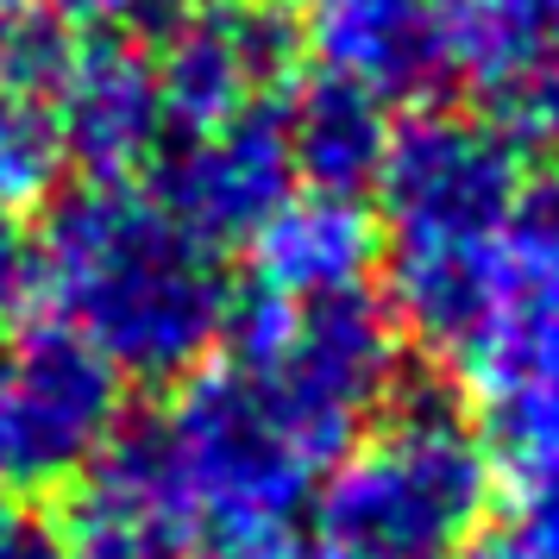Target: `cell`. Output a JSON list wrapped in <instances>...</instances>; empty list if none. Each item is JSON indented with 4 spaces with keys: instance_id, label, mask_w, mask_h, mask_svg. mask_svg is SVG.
I'll return each mask as SVG.
<instances>
[{
    "instance_id": "1",
    "label": "cell",
    "mask_w": 559,
    "mask_h": 559,
    "mask_svg": "<svg viewBox=\"0 0 559 559\" xmlns=\"http://www.w3.org/2000/svg\"><path fill=\"white\" fill-rule=\"evenodd\" d=\"M38 302L120 383H182L233 328L227 252L145 182H82L38 233Z\"/></svg>"
},
{
    "instance_id": "2",
    "label": "cell",
    "mask_w": 559,
    "mask_h": 559,
    "mask_svg": "<svg viewBox=\"0 0 559 559\" xmlns=\"http://www.w3.org/2000/svg\"><path fill=\"white\" fill-rule=\"evenodd\" d=\"M528 157L478 114L396 120L378 170V239L390 271V321L421 346L459 358L478 333L497 283L509 214L522 202Z\"/></svg>"
},
{
    "instance_id": "3",
    "label": "cell",
    "mask_w": 559,
    "mask_h": 559,
    "mask_svg": "<svg viewBox=\"0 0 559 559\" xmlns=\"http://www.w3.org/2000/svg\"><path fill=\"white\" fill-rule=\"evenodd\" d=\"M195 528V559H296L314 490L346 459L277 390L214 353L152 415Z\"/></svg>"
},
{
    "instance_id": "4",
    "label": "cell",
    "mask_w": 559,
    "mask_h": 559,
    "mask_svg": "<svg viewBox=\"0 0 559 559\" xmlns=\"http://www.w3.org/2000/svg\"><path fill=\"white\" fill-rule=\"evenodd\" d=\"M459 371L478 396L484 453L509 503L559 490V157L522 182L490 308Z\"/></svg>"
},
{
    "instance_id": "5",
    "label": "cell",
    "mask_w": 559,
    "mask_h": 559,
    "mask_svg": "<svg viewBox=\"0 0 559 559\" xmlns=\"http://www.w3.org/2000/svg\"><path fill=\"white\" fill-rule=\"evenodd\" d=\"M490 490L497 472L484 433L447 403H408L333 465L308 515L333 554L459 559L478 540Z\"/></svg>"
},
{
    "instance_id": "6",
    "label": "cell",
    "mask_w": 559,
    "mask_h": 559,
    "mask_svg": "<svg viewBox=\"0 0 559 559\" xmlns=\"http://www.w3.org/2000/svg\"><path fill=\"white\" fill-rule=\"evenodd\" d=\"M127 383L57 321L0 333V490L76 484L127 428Z\"/></svg>"
},
{
    "instance_id": "7",
    "label": "cell",
    "mask_w": 559,
    "mask_h": 559,
    "mask_svg": "<svg viewBox=\"0 0 559 559\" xmlns=\"http://www.w3.org/2000/svg\"><path fill=\"white\" fill-rule=\"evenodd\" d=\"M440 76L522 157H559V0H440Z\"/></svg>"
},
{
    "instance_id": "8",
    "label": "cell",
    "mask_w": 559,
    "mask_h": 559,
    "mask_svg": "<svg viewBox=\"0 0 559 559\" xmlns=\"http://www.w3.org/2000/svg\"><path fill=\"white\" fill-rule=\"evenodd\" d=\"M145 51L164 95V127L170 139H189L271 102L289 38L264 0H182L152 26Z\"/></svg>"
},
{
    "instance_id": "9",
    "label": "cell",
    "mask_w": 559,
    "mask_h": 559,
    "mask_svg": "<svg viewBox=\"0 0 559 559\" xmlns=\"http://www.w3.org/2000/svg\"><path fill=\"white\" fill-rule=\"evenodd\" d=\"M145 189L170 214H182L202 239H214L221 252L246 246L302 189L296 157H289V127H283V95L246 107L207 132L170 139L145 170Z\"/></svg>"
},
{
    "instance_id": "10",
    "label": "cell",
    "mask_w": 559,
    "mask_h": 559,
    "mask_svg": "<svg viewBox=\"0 0 559 559\" xmlns=\"http://www.w3.org/2000/svg\"><path fill=\"white\" fill-rule=\"evenodd\" d=\"M70 559H195V528L152 421L120 428L70 484Z\"/></svg>"
},
{
    "instance_id": "11",
    "label": "cell",
    "mask_w": 559,
    "mask_h": 559,
    "mask_svg": "<svg viewBox=\"0 0 559 559\" xmlns=\"http://www.w3.org/2000/svg\"><path fill=\"white\" fill-rule=\"evenodd\" d=\"M57 127L70 164L88 170V182H145L157 152L170 145L152 51L120 32L82 38L76 63L57 88Z\"/></svg>"
},
{
    "instance_id": "12",
    "label": "cell",
    "mask_w": 559,
    "mask_h": 559,
    "mask_svg": "<svg viewBox=\"0 0 559 559\" xmlns=\"http://www.w3.org/2000/svg\"><path fill=\"white\" fill-rule=\"evenodd\" d=\"M246 264H252V296L264 302H328L371 289V271L383 264L378 214L353 195L296 189L246 239Z\"/></svg>"
},
{
    "instance_id": "13",
    "label": "cell",
    "mask_w": 559,
    "mask_h": 559,
    "mask_svg": "<svg viewBox=\"0 0 559 559\" xmlns=\"http://www.w3.org/2000/svg\"><path fill=\"white\" fill-rule=\"evenodd\" d=\"M296 13L308 51L328 76H346L383 102L440 76V0H264Z\"/></svg>"
},
{
    "instance_id": "14",
    "label": "cell",
    "mask_w": 559,
    "mask_h": 559,
    "mask_svg": "<svg viewBox=\"0 0 559 559\" xmlns=\"http://www.w3.org/2000/svg\"><path fill=\"white\" fill-rule=\"evenodd\" d=\"M283 127H289V157H296V182L321 189V195H353L378 182L383 157H390V102L358 88L346 76L314 70L302 88L283 95Z\"/></svg>"
},
{
    "instance_id": "15",
    "label": "cell",
    "mask_w": 559,
    "mask_h": 559,
    "mask_svg": "<svg viewBox=\"0 0 559 559\" xmlns=\"http://www.w3.org/2000/svg\"><path fill=\"white\" fill-rule=\"evenodd\" d=\"M63 170H70V152H63L57 107L0 95V214L26 221L32 207L57 195Z\"/></svg>"
},
{
    "instance_id": "16",
    "label": "cell",
    "mask_w": 559,
    "mask_h": 559,
    "mask_svg": "<svg viewBox=\"0 0 559 559\" xmlns=\"http://www.w3.org/2000/svg\"><path fill=\"white\" fill-rule=\"evenodd\" d=\"M82 51V32H70L45 0H0V95L13 102H51Z\"/></svg>"
},
{
    "instance_id": "17",
    "label": "cell",
    "mask_w": 559,
    "mask_h": 559,
    "mask_svg": "<svg viewBox=\"0 0 559 559\" xmlns=\"http://www.w3.org/2000/svg\"><path fill=\"white\" fill-rule=\"evenodd\" d=\"M0 559H70L63 515H51L38 497L0 490Z\"/></svg>"
},
{
    "instance_id": "18",
    "label": "cell",
    "mask_w": 559,
    "mask_h": 559,
    "mask_svg": "<svg viewBox=\"0 0 559 559\" xmlns=\"http://www.w3.org/2000/svg\"><path fill=\"white\" fill-rule=\"evenodd\" d=\"M38 308V239L26 233V221L0 214V333L20 328Z\"/></svg>"
},
{
    "instance_id": "19",
    "label": "cell",
    "mask_w": 559,
    "mask_h": 559,
    "mask_svg": "<svg viewBox=\"0 0 559 559\" xmlns=\"http://www.w3.org/2000/svg\"><path fill=\"white\" fill-rule=\"evenodd\" d=\"M70 32H127V26H157V0H45Z\"/></svg>"
},
{
    "instance_id": "20",
    "label": "cell",
    "mask_w": 559,
    "mask_h": 559,
    "mask_svg": "<svg viewBox=\"0 0 559 559\" xmlns=\"http://www.w3.org/2000/svg\"><path fill=\"white\" fill-rule=\"evenodd\" d=\"M459 559H528V547H522L515 534H484V540H472Z\"/></svg>"
},
{
    "instance_id": "21",
    "label": "cell",
    "mask_w": 559,
    "mask_h": 559,
    "mask_svg": "<svg viewBox=\"0 0 559 559\" xmlns=\"http://www.w3.org/2000/svg\"><path fill=\"white\" fill-rule=\"evenodd\" d=\"M296 559H353V554H333V547H321V540H314V547H296Z\"/></svg>"
}]
</instances>
